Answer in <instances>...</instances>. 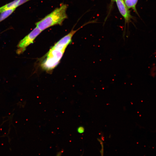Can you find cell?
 <instances>
[{"label":"cell","instance_id":"cell-1","mask_svg":"<svg viewBox=\"0 0 156 156\" xmlns=\"http://www.w3.org/2000/svg\"><path fill=\"white\" fill-rule=\"evenodd\" d=\"M77 30L73 29L61 38L50 49L41 64L44 70L49 71L58 64L67 46L71 42L72 38Z\"/></svg>","mask_w":156,"mask_h":156},{"label":"cell","instance_id":"cell-2","mask_svg":"<svg viewBox=\"0 0 156 156\" xmlns=\"http://www.w3.org/2000/svg\"><path fill=\"white\" fill-rule=\"evenodd\" d=\"M67 5L63 4L56 8L41 20L36 23V27L42 31L55 25H61L67 18L66 11Z\"/></svg>","mask_w":156,"mask_h":156},{"label":"cell","instance_id":"cell-3","mask_svg":"<svg viewBox=\"0 0 156 156\" xmlns=\"http://www.w3.org/2000/svg\"><path fill=\"white\" fill-rule=\"evenodd\" d=\"M42 31L36 27L30 33L26 36L18 43L16 53L20 54L23 53L26 48L33 43L34 41Z\"/></svg>","mask_w":156,"mask_h":156},{"label":"cell","instance_id":"cell-4","mask_svg":"<svg viewBox=\"0 0 156 156\" xmlns=\"http://www.w3.org/2000/svg\"><path fill=\"white\" fill-rule=\"evenodd\" d=\"M118 9L123 18L125 26L127 24H129L131 21V19L134 17L131 15L130 11L126 5L124 0H115Z\"/></svg>","mask_w":156,"mask_h":156},{"label":"cell","instance_id":"cell-5","mask_svg":"<svg viewBox=\"0 0 156 156\" xmlns=\"http://www.w3.org/2000/svg\"><path fill=\"white\" fill-rule=\"evenodd\" d=\"M19 0H14L0 7V13L3 11L13 8H16L19 6Z\"/></svg>","mask_w":156,"mask_h":156},{"label":"cell","instance_id":"cell-6","mask_svg":"<svg viewBox=\"0 0 156 156\" xmlns=\"http://www.w3.org/2000/svg\"><path fill=\"white\" fill-rule=\"evenodd\" d=\"M138 0H124V2L127 8L132 9L139 16L136 6Z\"/></svg>","mask_w":156,"mask_h":156},{"label":"cell","instance_id":"cell-7","mask_svg":"<svg viewBox=\"0 0 156 156\" xmlns=\"http://www.w3.org/2000/svg\"><path fill=\"white\" fill-rule=\"evenodd\" d=\"M16 8L11 9L3 11L0 13V22L6 18L10 15Z\"/></svg>","mask_w":156,"mask_h":156},{"label":"cell","instance_id":"cell-8","mask_svg":"<svg viewBox=\"0 0 156 156\" xmlns=\"http://www.w3.org/2000/svg\"><path fill=\"white\" fill-rule=\"evenodd\" d=\"M77 131L79 133H83L84 131V129L83 127L81 126L79 127L77 129Z\"/></svg>","mask_w":156,"mask_h":156},{"label":"cell","instance_id":"cell-9","mask_svg":"<svg viewBox=\"0 0 156 156\" xmlns=\"http://www.w3.org/2000/svg\"><path fill=\"white\" fill-rule=\"evenodd\" d=\"M115 1V0H111V3H110V10H111L112 7V5H113V3L114 4V2Z\"/></svg>","mask_w":156,"mask_h":156}]
</instances>
